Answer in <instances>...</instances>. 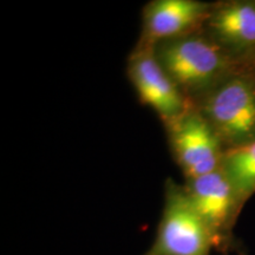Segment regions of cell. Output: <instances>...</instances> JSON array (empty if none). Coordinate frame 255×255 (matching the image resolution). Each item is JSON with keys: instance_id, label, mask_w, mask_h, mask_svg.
<instances>
[{"instance_id": "cell-1", "label": "cell", "mask_w": 255, "mask_h": 255, "mask_svg": "<svg viewBox=\"0 0 255 255\" xmlns=\"http://www.w3.org/2000/svg\"><path fill=\"white\" fill-rule=\"evenodd\" d=\"M154 51L183 97L194 105L226 78L244 69L202 30L157 43Z\"/></svg>"}, {"instance_id": "cell-2", "label": "cell", "mask_w": 255, "mask_h": 255, "mask_svg": "<svg viewBox=\"0 0 255 255\" xmlns=\"http://www.w3.org/2000/svg\"><path fill=\"white\" fill-rule=\"evenodd\" d=\"M196 108L226 150L255 142V73L238 70L213 89Z\"/></svg>"}, {"instance_id": "cell-3", "label": "cell", "mask_w": 255, "mask_h": 255, "mask_svg": "<svg viewBox=\"0 0 255 255\" xmlns=\"http://www.w3.org/2000/svg\"><path fill=\"white\" fill-rule=\"evenodd\" d=\"M215 240L183 186L168 178L164 205L151 246L142 255H212Z\"/></svg>"}, {"instance_id": "cell-4", "label": "cell", "mask_w": 255, "mask_h": 255, "mask_svg": "<svg viewBox=\"0 0 255 255\" xmlns=\"http://www.w3.org/2000/svg\"><path fill=\"white\" fill-rule=\"evenodd\" d=\"M164 128L171 155L186 180L222 167L225 148L196 105H191Z\"/></svg>"}, {"instance_id": "cell-5", "label": "cell", "mask_w": 255, "mask_h": 255, "mask_svg": "<svg viewBox=\"0 0 255 255\" xmlns=\"http://www.w3.org/2000/svg\"><path fill=\"white\" fill-rule=\"evenodd\" d=\"M183 187L197 214L212 232L216 250L221 253L234 251L237 242L233 228L244 206L222 168L203 176L188 178Z\"/></svg>"}, {"instance_id": "cell-6", "label": "cell", "mask_w": 255, "mask_h": 255, "mask_svg": "<svg viewBox=\"0 0 255 255\" xmlns=\"http://www.w3.org/2000/svg\"><path fill=\"white\" fill-rule=\"evenodd\" d=\"M127 75L138 100L167 124L191 104L178 90L155 55L154 46L137 43L127 63Z\"/></svg>"}, {"instance_id": "cell-7", "label": "cell", "mask_w": 255, "mask_h": 255, "mask_svg": "<svg viewBox=\"0 0 255 255\" xmlns=\"http://www.w3.org/2000/svg\"><path fill=\"white\" fill-rule=\"evenodd\" d=\"M202 31L237 65H255V1L213 2Z\"/></svg>"}, {"instance_id": "cell-8", "label": "cell", "mask_w": 255, "mask_h": 255, "mask_svg": "<svg viewBox=\"0 0 255 255\" xmlns=\"http://www.w3.org/2000/svg\"><path fill=\"white\" fill-rule=\"evenodd\" d=\"M212 6L200 0H151L143 7L138 43L154 46L202 30Z\"/></svg>"}, {"instance_id": "cell-9", "label": "cell", "mask_w": 255, "mask_h": 255, "mask_svg": "<svg viewBox=\"0 0 255 255\" xmlns=\"http://www.w3.org/2000/svg\"><path fill=\"white\" fill-rule=\"evenodd\" d=\"M221 168L244 206L255 194V142L226 150Z\"/></svg>"}, {"instance_id": "cell-10", "label": "cell", "mask_w": 255, "mask_h": 255, "mask_svg": "<svg viewBox=\"0 0 255 255\" xmlns=\"http://www.w3.org/2000/svg\"><path fill=\"white\" fill-rule=\"evenodd\" d=\"M250 69H252L254 71V73H255V65L254 66H252V68H250Z\"/></svg>"}]
</instances>
